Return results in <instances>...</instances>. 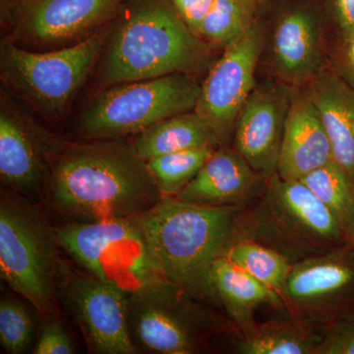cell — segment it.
Returning <instances> with one entry per match:
<instances>
[{
	"label": "cell",
	"mask_w": 354,
	"mask_h": 354,
	"mask_svg": "<svg viewBox=\"0 0 354 354\" xmlns=\"http://www.w3.org/2000/svg\"><path fill=\"white\" fill-rule=\"evenodd\" d=\"M185 24L196 35L215 0H171ZM198 37V36H197ZM199 38V37H198Z\"/></svg>",
	"instance_id": "f546056e"
},
{
	"label": "cell",
	"mask_w": 354,
	"mask_h": 354,
	"mask_svg": "<svg viewBox=\"0 0 354 354\" xmlns=\"http://www.w3.org/2000/svg\"><path fill=\"white\" fill-rule=\"evenodd\" d=\"M272 51L277 73L290 87L306 86L322 71L321 18L313 7H293L279 17Z\"/></svg>",
	"instance_id": "e0dca14e"
},
{
	"label": "cell",
	"mask_w": 354,
	"mask_h": 354,
	"mask_svg": "<svg viewBox=\"0 0 354 354\" xmlns=\"http://www.w3.org/2000/svg\"><path fill=\"white\" fill-rule=\"evenodd\" d=\"M254 1H255L256 3L258 4V6H264V4L266 3V2L268 1V0H254Z\"/></svg>",
	"instance_id": "d6a6232c"
},
{
	"label": "cell",
	"mask_w": 354,
	"mask_h": 354,
	"mask_svg": "<svg viewBox=\"0 0 354 354\" xmlns=\"http://www.w3.org/2000/svg\"><path fill=\"white\" fill-rule=\"evenodd\" d=\"M34 354H72L75 346L58 315L44 316L38 337L35 342Z\"/></svg>",
	"instance_id": "83f0119b"
},
{
	"label": "cell",
	"mask_w": 354,
	"mask_h": 354,
	"mask_svg": "<svg viewBox=\"0 0 354 354\" xmlns=\"http://www.w3.org/2000/svg\"><path fill=\"white\" fill-rule=\"evenodd\" d=\"M236 241L263 244L292 265L348 242L337 218L302 181L286 180L278 174L241 209L232 237Z\"/></svg>",
	"instance_id": "277c9868"
},
{
	"label": "cell",
	"mask_w": 354,
	"mask_h": 354,
	"mask_svg": "<svg viewBox=\"0 0 354 354\" xmlns=\"http://www.w3.org/2000/svg\"><path fill=\"white\" fill-rule=\"evenodd\" d=\"M123 0H0L1 38L23 50L76 46L113 19Z\"/></svg>",
	"instance_id": "9c48e42d"
},
{
	"label": "cell",
	"mask_w": 354,
	"mask_h": 354,
	"mask_svg": "<svg viewBox=\"0 0 354 354\" xmlns=\"http://www.w3.org/2000/svg\"><path fill=\"white\" fill-rule=\"evenodd\" d=\"M341 68L342 78L354 88V31L344 35Z\"/></svg>",
	"instance_id": "4dcf8cb0"
},
{
	"label": "cell",
	"mask_w": 354,
	"mask_h": 354,
	"mask_svg": "<svg viewBox=\"0 0 354 354\" xmlns=\"http://www.w3.org/2000/svg\"><path fill=\"white\" fill-rule=\"evenodd\" d=\"M334 160L320 114L306 90H292L277 174L300 180Z\"/></svg>",
	"instance_id": "ac0fdd59"
},
{
	"label": "cell",
	"mask_w": 354,
	"mask_h": 354,
	"mask_svg": "<svg viewBox=\"0 0 354 354\" xmlns=\"http://www.w3.org/2000/svg\"><path fill=\"white\" fill-rule=\"evenodd\" d=\"M315 354H354V311L342 316L324 330Z\"/></svg>",
	"instance_id": "f1b7e54d"
},
{
	"label": "cell",
	"mask_w": 354,
	"mask_h": 354,
	"mask_svg": "<svg viewBox=\"0 0 354 354\" xmlns=\"http://www.w3.org/2000/svg\"><path fill=\"white\" fill-rule=\"evenodd\" d=\"M264 44V30L258 21L225 46L201 84L195 111L215 129L221 145L234 132L235 123L255 88V71Z\"/></svg>",
	"instance_id": "5bb4252c"
},
{
	"label": "cell",
	"mask_w": 354,
	"mask_h": 354,
	"mask_svg": "<svg viewBox=\"0 0 354 354\" xmlns=\"http://www.w3.org/2000/svg\"><path fill=\"white\" fill-rule=\"evenodd\" d=\"M65 142L1 86L0 179L3 187L30 199L46 194L53 164Z\"/></svg>",
	"instance_id": "30bf717a"
},
{
	"label": "cell",
	"mask_w": 354,
	"mask_h": 354,
	"mask_svg": "<svg viewBox=\"0 0 354 354\" xmlns=\"http://www.w3.org/2000/svg\"><path fill=\"white\" fill-rule=\"evenodd\" d=\"M212 46L193 34L171 0H123L88 80V94L116 84L204 69Z\"/></svg>",
	"instance_id": "7a4b0ae2"
},
{
	"label": "cell",
	"mask_w": 354,
	"mask_h": 354,
	"mask_svg": "<svg viewBox=\"0 0 354 354\" xmlns=\"http://www.w3.org/2000/svg\"><path fill=\"white\" fill-rule=\"evenodd\" d=\"M57 227L30 198L1 188L0 276L41 316L58 314L62 260Z\"/></svg>",
	"instance_id": "8992f818"
},
{
	"label": "cell",
	"mask_w": 354,
	"mask_h": 354,
	"mask_svg": "<svg viewBox=\"0 0 354 354\" xmlns=\"http://www.w3.org/2000/svg\"><path fill=\"white\" fill-rule=\"evenodd\" d=\"M216 149L203 147L165 153L147 160L149 171L162 197H176L201 171Z\"/></svg>",
	"instance_id": "484cf974"
},
{
	"label": "cell",
	"mask_w": 354,
	"mask_h": 354,
	"mask_svg": "<svg viewBox=\"0 0 354 354\" xmlns=\"http://www.w3.org/2000/svg\"><path fill=\"white\" fill-rule=\"evenodd\" d=\"M131 141L146 162L165 153L223 146L215 129L195 111L165 118L133 136Z\"/></svg>",
	"instance_id": "44dd1931"
},
{
	"label": "cell",
	"mask_w": 354,
	"mask_h": 354,
	"mask_svg": "<svg viewBox=\"0 0 354 354\" xmlns=\"http://www.w3.org/2000/svg\"><path fill=\"white\" fill-rule=\"evenodd\" d=\"M211 283L216 299L225 306L242 335L251 332L257 324L254 320V310L258 306H285L278 293L223 255L212 267Z\"/></svg>",
	"instance_id": "ffe728a7"
},
{
	"label": "cell",
	"mask_w": 354,
	"mask_h": 354,
	"mask_svg": "<svg viewBox=\"0 0 354 354\" xmlns=\"http://www.w3.org/2000/svg\"><path fill=\"white\" fill-rule=\"evenodd\" d=\"M285 307L290 317L324 332L354 311V245L351 242L293 264Z\"/></svg>",
	"instance_id": "4fadbf2b"
},
{
	"label": "cell",
	"mask_w": 354,
	"mask_h": 354,
	"mask_svg": "<svg viewBox=\"0 0 354 354\" xmlns=\"http://www.w3.org/2000/svg\"><path fill=\"white\" fill-rule=\"evenodd\" d=\"M300 181L334 215L349 241L354 227V185L346 171L333 160Z\"/></svg>",
	"instance_id": "cb8c5ba5"
},
{
	"label": "cell",
	"mask_w": 354,
	"mask_h": 354,
	"mask_svg": "<svg viewBox=\"0 0 354 354\" xmlns=\"http://www.w3.org/2000/svg\"><path fill=\"white\" fill-rule=\"evenodd\" d=\"M223 256L278 293L285 304L286 286L293 266L288 258L252 241L232 242Z\"/></svg>",
	"instance_id": "603a6c76"
},
{
	"label": "cell",
	"mask_w": 354,
	"mask_h": 354,
	"mask_svg": "<svg viewBox=\"0 0 354 354\" xmlns=\"http://www.w3.org/2000/svg\"><path fill=\"white\" fill-rule=\"evenodd\" d=\"M189 295L169 283L129 295L128 325L135 346L144 353H201L206 320ZM141 353V351H140Z\"/></svg>",
	"instance_id": "7c38bea8"
},
{
	"label": "cell",
	"mask_w": 354,
	"mask_h": 354,
	"mask_svg": "<svg viewBox=\"0 0 354 354\" xmlns=\"http://www.w3.org/2000/svg\"><path fill=\"white\" fill-rule=\"evenodd\" d=\"M37 325L34 314L17 297L2 295L0 300V342L7 353L23 354L34 344Z\"/></svg>",
	"instance_id": "4316f807"
},
{
	"label": "cell",
	"mask_w": 354,
	"mask_h": 354,
	"mask_svg": "<svg viewBox=\"0 0 354 354\" xmlns=\"http://www.w3.org/2000/svg\"><path fill=\"white\" fill-rule=\"evenodd\" d=\"M305 90L320 114L334 160L354 185V88L339 74L322 70Z\"/></svg>",
	"instance_id": "d6986e66"
},
{
	"label": "cell",
	"mask_w": 354,
	"mask_h": 354,
	"mask_svg": "<svg viewBox=\"0 0 354 354\" xmlns=\"http://www.w3.org/2000/svg\"><path fill=\"white\" fill-rule=\"evenodd\" d=\"M291 93L288 84L255 87L235 123V150L266 179L278 171Z\"/></svg>",
	"instance_id": "9a60e30c"
},
{
	"label": "cell",
	"mask_w": 354,
	"mask_h": 354,
	"mask_svg": "<svg viewBox=\"0 0 354 354\" xmlns=\"http://www.w3.org/2000/svg\"><path fill=\"white\" fill-rule=\"evenodd\" d=\"M111 22L83 43L62 50H23L1 38L2 87L44 124L55 131L62 129L77 97L94 71L108 38Z\"/></svg>",
	"instance_id": "5b68a950"
},
{
	"label": "cell",
	"mask_w": 354,
	"mask_h": 354,
	"mask_svg": "<svg viewBox=\"0 0 354 354\" xmlns=\"http://www.w3.org/2000/svg\"><path fill=\"white\" fill-rule=\"evenodd\" d=\"M44 195L66 223L133 218L162 198L129 138L66 140Z\"/></svg>",
	"instance_id": "6da1fadb"
},
{
	"label": "cell",
	"mask_w": 354,
	"mask_h": 354,
	"mask_svg": "<svg viewBox=\"0 0 354 354\" xmlns=\"http://www.w3.org/2000/svg\"><path fill=\"white\" fill-rule=\"evenodd\" d=\"M259 7L254 0H215L197 36L209 46L225 48L257 21Z\"/></svg>",
	"instance_id": "d4e9b609"
},
{
	"label": "cell",
	"mask_w": 354,
	"mask_h": 354,
	"mask_svg": "<svg viewBox=\"0 0 354 354\" xmlns=\"http://www.w3.org/2000/svg\"><path fill=\"white\" fill-rule=\"evenodd\" d=\"M266 180L235 149L221 147L176 197L204 206L243 209L259 196Z\"/></svg>",
	"instance_id": "2e32d148"
},
{
	"label": "cell",
	"mask_w": 354,
	"mask_h": 354,
	"mask_svg": "<svg viewBox=\"0 0 354 354\" xmlns=\"http://www.w3.org/2000/svg\"><path fill=\"white\" fill-rule=\"evenodd\" d=\"M333 7L342 34L354 31V0H333Z\"/></svg>",
	"instance_id": "1f68e13d"
},
{
	"label": "cell",
	"mask_w": 354,
	"mask_h": 354,
	"mask_svg": "<svg viewBox=\"0 0 354 354\" xmlns=\"http://www.w3.org/2000/svg\"><path fill=\"white\" fill-rule=\"evenodd\" d=\"M62 250L79 267L128 295L167 283L153 266L136 218L57 227Z\"/></svg>",
	"instance_id": "ba28073f"
},
{
	"label": "cell",
	"mask_w": 354,
	"mask_h": 354,
	"mask_svg": "<svg viewBox=\"0 0 354 354\" xmlns=\"http://www.w3.org/2000/svg\"><path fill=\"white\" fill-rule=\"evenodd\" d=\"M241 209L162 197L135 218L153 264L167 283L191 297L218 300L212 267L232 243Z\"/></svg>",
	"instance_id": "3957f363"
},
{
	"label": "cell",
	"mask_w": 354,
	"mask_h": 354,
	"mask_svg": "<svg viewBox=\"0 0 354 354\" xmlns=\"http://www.w3.org/2000/svg\"><path fill=\"white\" fill-rule=\"evenodd\" d=\"M348 242H351V243H353L354 245V227H353V234H351V239H349Z\"/></svg>",
	"instance_id": "836d02e7"
},
{
	"label": "cell",
	"mask_w": 354,
	"mask_h": 354,
	"mask_svg": "<svg viewBox=\"0 0 354 354\" xmlns=\"http://www.w3.org/2000/svg\"><path fill=\"white\" fill-rule=\"evenodd\" d=\"M323 332L309 324L290 317L288 320H274L256 324L239 344L243 354H315Z\"/></svg>",
	"instance_id": "7402d4cb"
},
{
	"label": "cell",
	"mask_w": 354,
	"mask_h": 354,
	"mask_svg": "<svg viewBox=\"0 0 354 354\" xmlns=\"http://www.w3.org/2000/svg\"><path fill=\"white\" fill-rule=\"evenodd\" d=\"M129 295L82 268L62 261L58 300L78 325L91 353H140L132 341L128 325Z\"/></svg>",
	"instance_id": "8fae6325"
},
{
	"label": "cell",
	"mask_w": 354,
	"mask_h": 354,
	"mask_svg": "<svg viewBox=\"0 0 354 354\" xmlns=\"http://www.w3.org/2000/svg\"><path fill=\"white\" fill-rule=\"evenodd\" d=\"M200 90L194 74L174 73L95 91L77 113L74 137L132 138L165 118L194 111Z\"/></svg>",
	"instance_id": "52a82bcc"
}]
</instances>
